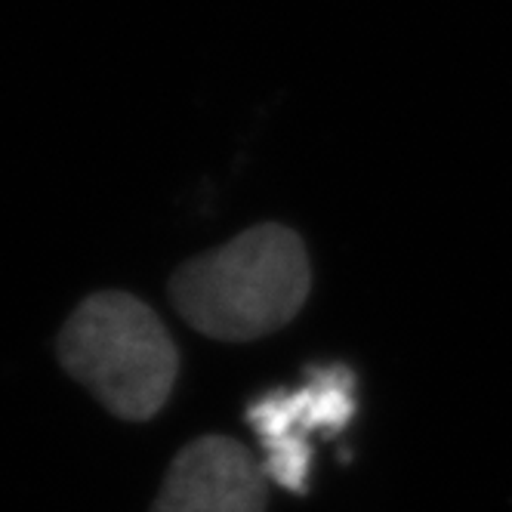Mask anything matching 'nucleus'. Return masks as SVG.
Here are the masks:
<instances>
[{"mask_svg": "<svg viewBox=\"0 0 512 512\" xmlns=\"http://www.w3.org/2000/svg\"><path fill=\"white\" fill-rule=\"evenodd\" d=\"M312 290L303 238L281 223H263L229 244L179 266L170 300L195 331L250 343L297 318Z\"/></svg>", "mask_w": 512, "mask_h": 512, "instance_id": "f257e3e1", "label": "nucleus"}, {"mask_svg": "<svg viewBox=\"0 0 512 512\" xmlns=\"http://www.w3.org/2000/svg\"><path fill=\"white\" fill-rule=\"evenodd\" d=\"M56 352L68 377L127 423L152 420L179 374V352L164 321L124 290L87 297L62 324Z\"/></svg>", "mask_w": 512, "mask_h": 512, "instance_id": "f03ea898", "label": "nucleus"}, {"mask_svg": "<svg viewBox=\"0 0 512 512\" xmlns=\"http://www.w3.org/2000/svg\"><path fill=\"white\" fill-rule=\"evenodd\" d=\"M355 411L352 371H321L312 383L297 392H272L247 411V420L263 438L266 479L281 488L306 494L309 482V432H337Z\"/></svg>", "mask_w": 512, "mask_h": 512, "instance_id": "7ed1b4c3", "label": "nucleus"}, {"mask_svg": "<svg viewBox=\"0 0 512 512\" xmlns=\"http://www.w3.org/2000/svg\"><path fill=\"white\" fill-rule=\"evenodd\" d=\"M269 479L253 454L229 435H201L182 448L152 512H266Z\"/></svg>", "mask_w": 512, "mask_h": 512, "instance_id": "20e7f679", "label": "nucleus"}]
</instances>
